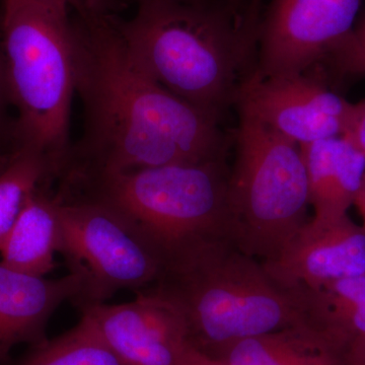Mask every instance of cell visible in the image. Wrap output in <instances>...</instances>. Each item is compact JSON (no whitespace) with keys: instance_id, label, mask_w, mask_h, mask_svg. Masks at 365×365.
I'll return each instance as SVG.
<instances>
[{"instance_id":"obj_3","label":"cell","mask_w":365,"mask_h":365,"mask_svg":"<svg viewBox=\"0 0 365 365\" xmlns=\"http://www.w3.org/2000/svg\"><path fill=\"white\" fill-rule=\"evenodd\" d=\"M150 288L181 314L192 347L213 357L239 341L307 322L302 297L225 237L170 255Z\"/></svg>"},{"instance_id":"obj_23","label":"cell","mask_w":365,"mask_h":365,"mask_svg":"<svg viewBox=\"0 0 365 365\" xmlns=\"http://www.w3.org/2000/svg\"><path fill=\"white\" fill-rule=\"evenodd\" d=\"M344 365H365V337L355 340L346 348Z\"/></svg>"},{"instance_id":"obj_17","label":"cell","mask_w":365,"mask_h":365,"mask_svg":"<svg viewBox=\"0 0 365 365\" xmlns=\"http://www.w3.org/2000/svg\"><path fill=\"white\" fill-rule=\"evenodd\" d=\"M56 180V170L44 155L28 148L13 151L0 172V244L18 220L31 194L41 185Z\"/></svg>"},{"instance_id":"obj_21","label":"cell","mask_w":365,"mask_h":365,"mask_svg":"<svg viewBox=\"0 0 365 365\" xmlns=\"http://www.w3.org/2000/svg\"><path fill=\"white\" fill-rule=\"evenodd\" d=\"M7 105H11L7 88L6 55L1 32V9H0V141L4 137H11L14 144L13 127L6 122Z\"/></svg>"},{"instance_id":"obj_18","label":"cell","mask_w":365,"mask_h":365,"mask_svg":"<svg viewBox=\"0 0 365 365\" xmlns=\"http://www.w3.org/2000/svg\"><path fill=\"white\" fill-rule=\"evenodd\" d=\"M19 365H123L93 328L81 318L56 339L46 340Z\"/></svg>"},{"instance_id":"obj_11","label":"cell","mask_w":365,"mask_h":365,"mask_svg":"<svg viewBox=\"0 0 365 365\" xmlns=\"http://www.w3.org/2000/svg\"><path fill=\"white\" fill-rule=\"evenodd\" d=\"M288 292L316 289L365 274V227L350 220L314 217L300 227L271 260L262 262Z\"/></svg>"},{"instance_id":"obj_28","label":"cell","mask_w":365,"mask_h":365,"mask_svg":"<svg viewBox=\"0 0 365 365\" xmlns=\"http://www.w3.org/2000/svg\"><path fill=\"white\" fill-rule=\"evenodd\" d=\"M185 1H190V0H185Z\"/></svg>"},{"instance_id":"obj_10","label":"cell","mask_w":365,"mask_h":365,"mask_svg":"<svg viewBox=\"0 0 365 365\" xmlns=\"http://www.w3.org/2000/svg\"><path fill=\"white\" fill-rule=\"evenodd\" d=\"M132 302L93 304L81 319L123 365H180L191 350L181 314L150 287Z\"/></svg>"},{"instance_id":"obj_19","label":"cell","mask_w":365,"mask_h":365,"mask_svg":"<svg viewBox=\"0 0 365 365\" xmlns=\"http://www.w3.org/2000/svg\"><path fill=\"white\" fill-rule=\"evenodd\" d=\"M324 61L338 78L365 76V14Z\"/></svg>"},{"instance_id":"obj_7","label":"cell","mask_w":365,"mask_h":365,"mask_svg":"<svg viewBox=\"0 0 365 365\" xmlns=\"http://www.w3.org/2000/svg\"><path fill=\"white\" fill-rule=\"evenodd\" d=\"M55 193L58 253L81 285L74 307L104 304L120 290L137 292L155 284L167 258L135 223L102 201Z\"/></svg>"},{"instance_id":"obj_12","label":"cell","mask_w":365,"mask_h":365,"mask_svg":"<svg viewBox=\"0 0 365 365\" xmlns=\"http://www.w3.org/2000/svg\"><path fill=\"white\" fill-rule=\"evenodd\" d=\"M79 281L69 273L46 279L6 267L0 263V362L14 346L45 342L48 322L63 302H73Z\"/></svg>"},{"instance_id":"obj_1","label":"cell","mask_w":365,"mask_h":365,"mask_svg":"<svg viewBox=\"0 0 365 365\" xmlns=\"http://www.w3.org/2000/svg\"><path fill=\"white\" fill-rule=\"evenodd\" d=\"M83 133L57 181L227 158L222 123L158 85L136 63L116 14H72Z\"/></svg>"},{"instance_id":"obj_4","label":"cell","mask_w":365,"mask_h":365,"mask_svg":"<svg viewBox=\"0 0 365 365\" xmlns=\"http://www.w3.org/2000/svg\"><path fill=\"white\" fill-rule=\"evenodd\" d=\"M1 32L9 100L18 111L14 150L28 148L44 155L58 179L72 148L71 13L31 0H1Z\"/></svg>"},{"instance_id":"obj_24","label":"cell","mask_w":365,"mask_h":365,"mask_svg":"<svg viewBox=\"0 0 365 365\" xmlns=\"http://www.w3.org/2000/svg\"><path fill=\"white\" fill-rule=\"evenodd\" d=\"M180 365H228L225 360L210 356L205 353L198 351L195 348L187 353L186 357Z\"/></svg>"},{"instance_id":"obj_8","label":"cell","mask_w":365,"mask_h":365,"mask_svg":"<svg viewBox=\"0 0 365 365\" xmlns=\"http://www.w3.org/2000/svg\"><path fill=\"white\" fill-rule=\"evenodd\" d=\"M364 0H271L259 28L261 78L295 76L325 60L352 30Z\"/></svg>"},{"instance_id":"obj_26","label":"cell","mask_w":365,"mask_h":365,"mask_svg":"<svg viewBox=\"0 0 365 365\" xmlns=\"http://www.w3.org/2000/svg\"><path fill=\"white\" fill-rule=\"evenodd\" d=\"M11 153L2 155V153H0V172H1V170H4V168L6 167L7 162H9V158H11Z\"/></svg>"},{"instance_id":"obj_2","label":"cell","mask_w":365,"mask_h":365,"mask_svg":"<svg viewBox=\"0 0 365 365\" xmlns=\"http://www.w3.org/2000/svg\"><path fill=\"white\" fill-rule=\"evenodd\" d=\"M262 0H137L119 26L127 48L151 78L222 123L256 71Z\"/></svg>"},{"instance_id":"obj_16","label":"cell","mask_w":365,"mask_h":365,"mask_svg":"<svg viewBox=\"0 0 365 365\" xmlns=\"http://www.w3.org/2000/svg\"><path fill=\"white\" fill-rule=\"evenodd\" d=\"M307 323L344 350L365 337V274L300 292Z\"/></svg>"},{"instance_id":"obj_15","label":"cell","mask_w":365,"mask_h":365,"mask_svg":"<svg viewBox=\"0 0 365 365\" xmlns=\"http://www.w3.org/2000/svg\"><path fill=\"white\" fill-rule=\"evenodd\" d=\"M217 359L228 365H344V350L304 322L239 341Z\"/></svg>"},{"instance_id":"obj_25","label":"cell","mask_w":365,"mask_h":365,"mask_svg":"<svg viewBox=\"0 0 365 365\" xmlns=\"http://www.w3.org/2000/svg\"><path fill=\"white\" fill-rule=\"evenodd\" d=\"M354 205L359 208L360 215H361L362 220H364V227H365V176Z\"/></svg>"},{"instance_id":"obj_27","label":"cell","mask_w":365,"mask_h":365,"mask_svg":"<svg viewBox=\"0 0 365 365\" xmlns=\"http://www.w3.org/2000/svg\"><path fill=\"white\" fill-rule=\"evenodd\" d=\"M230 1L234 2L235 4H240V6H244V4L251 2L252 0H230Z\"/></svg>"},{"instance_id":"obj_13","label":"cell","mask_w":365,"mask_h":365,"mask_svg":"<svg viewBox=\"0 0 365 365\" xmlns=\"http://www.w3.org/2000/svg\"><path fill=\"white\" fill-rule=\"evenodd\" d=\"M314 217L348 215L365 176V155L346 136L300 145Z\"/></svg>"},{"instance_id":"obj_9","label":"cell","mask_w":365,"mask_h":365,"mask_svg":"<svg viewBox=\"0 0 365 365\" xmlns=\"http://www.w3.org/2000/svg\"><path fill=\"white\" fill-rule=\"evenodd\" d=\"M280 135L304 145L344 136L354 116L355 104L327 86L323 74L304 73L246 79L235 103Z\"/></svg>"},{"instance_id":"obj_6","label":"cell","mask_w":365,"mask_h":365,"mask_svg":"<svg viewBox=\"0 0 365 365\" xmlns=\"http://www.w3.org/2000/svg\"><path fill=\"white\" fill-rule=\"evenodd\" d=\"M239 113L227 187V237L261 262L271 260L309 220V181L299 144Z\"/></svg>"},{"instance_id":"obj_22","label":"cell","mask_w":365,"mask_h":365,"mask_svg":"<svg viewBox=\"0 0 365 365\" xmlns=\"http://www.w3.org/2000/svg\"><path fill=\"white\" fill-rule=\"evenodd\" d=\"M344 136L365 155V101L355 104L354 116Z\"/></svg>"},{"instance_id":"obj_14","label":"cell","mask_w":365,"mask_h":365,"mask_svg":"<svg viewBox=\"0 0 365 365\" xmlns=\"http://www.w3.org/2000/svg\"><path fill=\"white\" fill-rule=\"evenodd\" d=\"M51 184L41 185L31 194L0 244V263L6 267L40 277L54 270L59 247V200L50 189Z\"/></svg>"},{"instance_id":"obj_5","label":"cell","mask_w":365,"mask_h":365,"mask_svg":"<svg viewBox=\"0 0 365 365\" xmlns=\"http://www.w3.org/2000/svg\"><path fill=\"white\" fill-rule=\"evenodd\" d=\"M228 177L225 158L61 181L57 191L116 208L168 259L199 242L227 237Z\"/></svg>"},{"instance_id":"obj_20","label":"cell","mask_w":365,"mask_h":365,"mask_svg":"<svg viewBox=\"0 0 365 365\" xmlns=\"http://www.w3.org/2000/svg\"><path fill=\"white\" fill-rule=\"evenodd\" d=\"M43 6L78 14H116L122 0H31Z\"/></svg>"}]
</instances>
